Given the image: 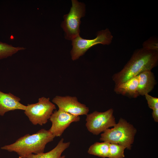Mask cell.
I'll return each instance as SVG.
<instances>
[{"instance_id":"obj_1","label":"cell","mask_w":158,"mask_h":158,"mask_svg":"<svg viewBox=\"0 0 158 158\" xmlns=\"http://www.w3.org/2000/svg\"><path fill=\"white\" fill-rule=\"evenodd\" d=\"M158 61V51L143 47L136 50L123 69L113 75L115 87L143 72L151 71Z\"/></svg>"},{"instance_id":"obj_2","label":"cell","mask_w":158,"mask_h":158,"mask_svg":"<svg viewBox=\"0 0 158 158\" xmlns=\"http://www.w3.org/2000/svg\"><path fill=\"white\" fill-rule=\"evenodd\" d=\"M55 137L49 130L43 128L32 135L26 134L14 142L6 145L1 148L16 153L19 158H25L26 156L31 154L44 153L46 145L53 141Z\"/></svg>"},{"instance_id":"obj_3","label":"cell","mask_w":158,"mask_h":158,"mask_svg":"<svg viewBox=\"0 0 158 158\" xmlns=\"http://www.w3.org/2000/svg\"><path fill=\"white\" fill-rule=\"evenodd\" d=\"M136 132V129L132 124L121 118L113 128H108L101 134L100 140L122 145L130 150Z\"/></svg>"},{"instance_id":"obj_4","label":"cell","mask_w":158,"mask_h":158,"mask_svg":"<svg viewBox=\"0 0 158 158\" xmlns=\"http://www.w3.org/2000/svg\"><path fill=\"white\" fill-rule=\"evenodd\" d=\"M72 6L69 12L63 17L64 20L61 27L64 32L66 39L72 40L79 36L80 19L85 13L84 4L77 0H72Z\"/></svg>"},{"instance_id":"obj_5","label":"cell","mask_w":158,"mask_h":158,"mask_svg":"<svg viewBox=\"0 0 158 158\" xmlns=\"http://www.w3.org/2000/svg\"><path fill=\"white\" fill-rule=\"evenodd\" d=\"M56 109L49 98L43 97L40 98L36 103L28 104L24 113L33 125L42 126L47 122Z\"/></svg>"},{"instance_id":"obj_6","label":"cell","mask_w":158,"mask_h":158,"mask_svg":"<svg viewBox=\"0 0 158 158\" xmlns=\"http://www.w3.org/2000/svg\"><path fill=\"white\" fill-rule=\"evenodd\" d=\"M113 36L108 28L98 32L96 37L93 39L82 38L79 35L72 40V48L71 51L72 59H78L92 47L98 44L108 45L111 42Z\"/></svg>"},{"instance_id":"obj_7","label":"cell","mask_w":158,"mask_h":158,"mask_svg":"<svg viewBox=\"0 0 158 158\" xmlns=\"http://www.w3.org/2000/svg\"><path fill=\"white\" fill-rule=\"evenodd\" d=\"M114 110L110 109L103 112L95 111L86 115L85 126L88 130L97 135L116 124L113 115Z\"/></svg>"},{"instance_id":"obj_8","label":"cell","mask_w":158,"mask_h":158,"mask_svg":"<svg viewBox=\"0 0 158 158\" xmlns=\"http://www.w3.org/2000/svg\"><path fill=\"white\" fill-rule=\"evenodd\" d=\"M59 109L76 116L87 115L89 111L88 107L79 102L76 97L56 96L52 99Z\"/></svg>"},{"instance_id":"obj_9","label":"cell","mask_w":158,"mask_h":158,"mask_svg":"<svg viewBox=\"0 0 158 158\" xmlns=\"http://www.w3.org/2000/svg\"><path fill=\"white\" fill-rule=\"evenodd\" d=\"M80 119L79 116L59 109L56 110L49 118L52 125L49 130L55 137H60L71 123L79 121Z\"/></svg>"},{"instance_id":"obj_10","label":"cell","mask_w":158,"mask_h":158,"mask_svg":"<svg viewBox=\"0 0 158 158\" xmlns=\"http://www.w3.org/2000/svg\"><path fill=\"white\" fill-rule=\"evenodd\" d=\"M20 99L12 93H5L0 90V116L6 113L16 110L25 111L27 106L21 104Z\"/></svg>"},{"instance_id":"obj_11","label":"cell","mask_w":158,"mask_h":158,"mask_svg":"<svg viewBox=\"0 0 158 158\" xmlns=\"http://www.w3.org/2000/svg\"><path fill=\"white\" fill-rule=\"evenodd\" d=\"M139 78L138 93L139 95L144 96L150 92L156 84V81L153 73L151 71H145L138 75Z\"/></svg>"},{"instance_id":"obj_12","label":"cell","mask_w":158,"mask_h":158,"mask_svg":"<svg viewBox=\"0 0 158 158\" xmlns=\"http://www.w3.org/2000/svg\"><path fill=\"white\" fill-rule=\"evenodd\" d=\"M138 82V75L133 77L114 87V91L117 94L136 98L138 96L137 91Z\"/></svg>"},{"instance_id":"obj_13","label":"cell","mask_w":158,"mask_h":158,"mask_svg":"<svg viewBox=\"0 0 158 158\" xmlns=\"http://www.w3.org/2000/svg\"><path fill=\"white\" fill-rule=\"evenodd\" d=\"M70 142H64V139H61L57 145L52 150L46 153L39 154H31L25 158H65V155H61L62 153L70 145Z\"/></svg>"},{"instance_id":"obj_14","label":"cell","mask_w":158,"mask_h":158,"mask_svg":"<svg viewBox=\"0 0 158 158\" xmlns=\"http://www.w3.org/2000/svg\"><path fill=\"white\" fill-rule=\"evenodd\" d=\"M109 144L104 142H96L90 147L87 151L88 153L103 158L108 157Z\"/></svg>"},{"instance_id":"obj_15","label":"cell","mask_w":158,"mask_h":158,"mask_svg":"<svg viewBox=\"0 0 158 158\" xmlns=\"http://www.w3.org/2000/svg\"><path fill=\"white\" fill-rule=\"evenodd\" d=\"M25 49L24 47H15L0 41V59L11 56L18 51Z\"/></svg>"},{"instance_id":"obj_16","label":"cell","mask_w":158,"mask_h":158,"mask_svg":"<svg viewBox=\"0 0 158 158\" xmlns=\"http://www.w3.org/2000/svg\"><path fill=\"white\" fill-rule=\"evenodd\" d=\"M126 147L116 143H110L108 158H124Z\"/></svg>"},{"instance_id":"obj_17","label":"cell","mask_w":158,"mask_h":158,"mask_svg":"<svg viewBox=\"0 0 158 158\" xmlns=\"http://www.w3.org/2000/svg\"><path fill=\"white\" fill-rule=\"evenodd\" d=\"M143 48L148 50L158 51V41L154 39H150L143 44Z\"/></svg>"},{"instance_id":"obj_18","label":"cell","mask_w":158,"mask_h":158,"mask_svg":"<svg viewBox=\"0 0 158 158\" xmlns=\"http://www.w3.org/2000/svg\"><path fill=\"white\" fill-rule=\"evenodd\" d=\"M149 107L152 110L158 109V98L153 97L148 94L145 95Z\"/></svg>"},{"instance_id":"obj_19","label":"cell","mask_w":158,"mask_h":158,"mask_svg":"<svg viewBox=\"0 0 158 158\" xmlns=\"http://www.w3.org/2000/svg\"><path fill=\"white\" fill-rule=\"evenodd\" d=\"M152 116L154 121L158 122V109L152 110Z\"/></svg>"}]
</instances>
